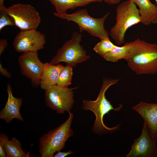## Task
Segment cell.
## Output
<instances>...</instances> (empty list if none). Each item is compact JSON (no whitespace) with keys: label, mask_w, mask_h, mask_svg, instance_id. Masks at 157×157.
I'll return each instance as SVG.
<instances>
[{"label":"cell","mask_w":157,"mask_h":157,"mask_svg":"<svg viewBox=\"0 0 157 157\" xmlns=\"http://www.w3.org/2000/svg\"><path fill=\"white\" fill-rule=\"evenodd\" d=\"M4 0H0V8L5 7L4 5Z\"/></svg>","instance_id":"4316f807"},{"label":"cell","mask_w":157,"mask_h":157,"mask_svg":"<svg viewBox=\"0 0 157 157\" xmlns=\"http://www.w3.org/2000/svg\"><path fill=\"white\" fill-rule=\"evenodd\" d=\"M132 108L138 112L144 120L153 138H157V103H147L142 101Z\"/></svg>","instance_id":"7c38bea8"},{"label":"cell","mask_w":157,"mask_h":157,"mask_svg":"<svg viewBox=\"0 0 157 157\" xmlns=\"http://www.w3.org/2000/svg\"><path fill=\"white\" fill-rule=\"evenodd\" d=\"M138 7L141 23L145 26L157 24V6L150 0H132Z\"/></svg>","instance_id":"5bb4252c"},{"label":"cell","mask_w":157,"mask_h":157,"mask_svg":"<svg viewBox=\"0 0 157 157\" xmlns=\"http://www.w3.org/2000/svg\"><path fill=\"white\" fill-rule=\"evenodd\" d=\"M10 0L11 1H14L15 0Z\"/></svg>","instance_id":"f1b7e54d"},{"label":"cell","mask_w":157,"mask_h":157,"mask_svg":"<svg viewBox=\"0 0 157 157\" xmlns=\"http://www.w3.org/2000/svg\"><path fill=\"white\" fill-rule=\"evenodd\" d=\"M6 7L0 8V31L5 27L15 25L12 19L7 13Z\"/></svg>","instance_id":"44dd1931"},{"label":"cell","mask_w":157,"mask_h":157,"mask_svg":"<svg viewBox=\"0 0 157 157\" xmlns=\"http://www.w3.org/2000/svg\"><path fill=\"white\" fill-rule=\"evenodd\" d=\"M63 67L61 64L44 63L40 83L42 89L45 90L51 86L57 85L60 73Z\"/></svg>","instance_id":"9a60e30c"},{"label":"cell","mask_w":157,"mask_h":157,"mask_svg":"<svg viewBox=\"0 0 157 157\" xmlns=\"http://www.w3.org/2000/svg\"><path fill=\"white\" fill-rule=\"evenodd\" d=\"M82 38L81 33L74 32L71 39L66 41L58 50L49 63L56 65L64 62L67 65L73 67L89 59L90 56L87 54L86 51L80 44Z\"/></svg>","instance_id":"8992f818"},{"label":"cell","mask_w":157,"mask_h":157,"mask_svg":"<svg viewBox=\"0 0 157 157\" xmlns=\"http://www.w3.org/2000/svg\"><path fill=\"white\" fill-rule=\"evenodd\" d=\"M46 43L44 34L36 29L20 31L13 42V46L18 52L38 51L44 48Z\"/></svg>","instance_id":"9c48e42d"},{"label":"cell","mask_w":157,"mask_h":157,"mask_svg":"<svg viewBox=\"0 0 157 157\" xmlns=\"http://www.w3.org/2000/svg\"><path fill=\"white\" fill-rule=\"evenodd\" d=\"M7 91L8 94L7 100L4 108L0 111V118L3 119L7 124L10 123L14 118L23 121L24 118L20 112V108L23 102L22 99L14 97L11 86L9 84L7 85Z\"/></svg>","instance_id":"4fadbf2b"},{"label":"cell","mask_w":157,"mask_h":157,"mask_svg":"<svg viewBox=\"0 0 157 157\" xmlns=\"http://www.w3.org/2000/svg\"><path fill=\"white\" fill-rule=\"evenodd\" d=\"M100 40V41L94 46L93 50L96 53L103 57L116 45L110 41L109 37Z\"/></svg>","instance_id":"ffe728a7"},{"label":"cell","mask_w":157,"mask_h":157,"mask_svg":"<svg viewBox=\"0 0 157 157\" xmlns=\"http://www.w3.org/2000/svg\"><path fill=\"white\" fill-rule=\"evenodd\" d=\"M15 25L20 31L37 29L41 17L37 10L29 4L17 3L6 8Z\"/></svg>","instance_id":"52a82bcc"},{"label":"cell","mask_w":157,"mask_h":157,"mask_svg":"<svg viewBox=\"0 0 157 157\" xmlns=\"http://www.w3.org/2000/svg\"><path fill=\"white\" fill-rule=\"evenodd\" d=\"M74 153L72 151H70L67 152H61L60 151H57V153L54 155V157H64L69 155L73 154Z\"/></svg>","instance_id":"d4e9b609"},{"label":"cell","mask_w":157,"mask_h":157,"mask_svg":"<svg viewBox=\"0 0 157 157\" xmlns=\"http://www.w3.org/2000/svg\"><path fill=\"white\" fill-rule=\"evenodd\" d=\"M135 40L124 44L122 46H115L103 58L106 61L115 62L122 59H124L129 56L134 47Z\"/></svg>","instance_id":"e0dca14e"},{"label":"cell","mask_w":157,"mask_h":157,"mask_svg":"<svg viewBox=\"0 0 157 157\" xmlns=\"http://www.w3.org/2000/svg\"><path fill=\"white\" fill-rule=\"evenodd\" d=\"M4 149L7 157H28L30 152L25 153L22 149L21 143L15 137L10 140H6Z\"/></svg>","instance_id":"ac0fdd59"},{"label":"cell","mask_w":157,"mask_h":157,"mask_svg":"<svg viewBox=\"0 0 157 157\" xmlns=\"http://www.w3.org/2000/svg\"><path fill=\"white\" fill-rule=\"evenodd\" d=\"M18 62L22 74L30 79L34 86L40 85L44 63L39 59L37 51L23 53Z\"/></svg>","instance_id":"30bf717a"},{"label":"cell","mask_w":157,"mask_h":157,"mask_svg":"<svg viewBox=\"0 0 157 157\" xmlns=\"http://www.w3.org/2000/svg\"><path fill=\"white\" fill-rule=\"evenodd\" d=\"M130 54L124 60L137 75L157 74V45L137 39Z\"/></svg>","instance_id":"7a4b0ae2"},{"label":"cell","mask_w":157,"mask_h":157,"mask_svg":"<svg viewBox=\"0 0 157 157\" xmlns=\"http://www.w3.org/2000/svg\"><path fill=\"white\" fill-rule=\"evenodd\" d=\"M58 14L66 13L69 9L83 7L90 3L101 2L103 0H49Z\"/></svg>","instance_id":"2e32d148"},{"label":"cell","mask_w":157,"mask_h":157,"mask_svg":"<svg viewBox=\"0 0 157 157\" xmlns=\"http://www.w3.org/2000/svg\"><path fill=\"white\" fill-rule=\"evenodd\" d=\"M156 140H154L144 122L142 133L131 146L127 157H157Z\"/></svg>","instance_id":"8fae6325"},{"label":"cell","mask_w":157,"mask_h":157,"mask_svg":"<svg viewBox=\"0 0 157 157\" xmlns=\"http://www.w3.org/2000/svg\"><path fill=\"white\" fill-rule=\"evenodd\" d=\"M156 1V5L157 6V0H155Z\"/></svg>","instance_id":"83f0119b"},{"label":"cell","mask_w":157,"mask_h":157,"mask_svg":"<svg viewBox=\"0 0 157 157\" xmlns=\"http://www.w3.org/2000/svg\"><path fill=\"white\" fill-rule=\"evenodd\" d=\"M8 44L7 40L5 39H2L0 40V55L3 52Z\"/></svg>","instance_id":"603a6c76"},{"label":"cell","mask_w":157,"mask_h":157,"mask_svg":"<svg viewBox=\"0 0 157 157\" xmlns=\"http://www.w3.org/2000/svg\"><path fill=\"white\" fill-rule=\"evenodd\" d=\"M106 3L112 5L117 4L119 3L121 0H103Z\"/></svg>","instance_id":"484cf974"},{"label":"cell","mask_w":157,"mask_h":157,"mask_svg":"<svg viewBox=\"0 0 157 157\" xmlns=\"http://www.w3.org/2000/svg\"><path fill=\"white\" fill-rule=\"evenodd\" d=\"M119 79L104 78L97 99L94 101L84 100L83 101L82 108L85 110H90L94 114L96 119L92 131L95 133L101 135L107 133H113L119 129V125L109 128L104 124L103 119L104 115L109 114L112 110H120L123 106L120 104L119 107L114 108L110 102L106 98L105 94L108 89L111 85L116 84Z\"/></svg>","instance_id":"6da1fadb"},{"label":"cell","mask_w":157,"mask_h":157,"mask_svg":"<svg viewBox=\"0 0 157 157\" xmlns=\"http://www.w3.org/2000/svg\"><path fill=\"white\" fill-rule=\"evenodd\" d=\"M0 72L1 75L8 78H10L11 77V74L7 70L4 68L0 63Z\"/></svg>","instance_id":"cb8c5ba5"},{"label":"cell","mask_w":157,"mask_h":157,"mask_svg":"<svg viewBox=\"0 0 157 157\" xmlns=\"http://www.w3.org/2000/svg\"><path fill=\"white\" fill-rule=\"evenodd\" d=\"M68 119L58 127L43 135L39 139V148L41 157H52L63 149L68 138L73 134L71 124L74 115L68 112Z\"/></svg>","instance_id":"277c9868"},{"label":"cell","mask_w":157,"mask_h":157,"mask_svg":"<svg viewBox=\"0 0 157 157\" xmlns=\"http://www.w3.org/2000/svg\"><path fill=\"white\" fill-rule=\"evenodd\" d=\"M109 14L108 13L101 17L94 18L89 14L85 8L71 14L53 13L55 16L59 18L75 23L78 26L80 33L85 31L92 36L100 39L109 37L107 31L104 28V23Z\"/></svg>","instance_id":"5b68a950"},{"label":"cell","mask_w":157,"mask_h":157,"mask_svg":"<svg viewBox=\"0 0 157 157\" xmlns=\"http://www.w3.org/2000/svg\"><path fill=\"white\" fill-rule=\"evenodd\" d=\"M77 88H69L55 85L45 90V101L47 106L59 114L70 111L74 103V90Z\"/></svg>","instance_id":"ba28073f"},{"label":"cell","mask_w":157,"mask_h":157,"mask_svg":"<svg viewBox=\"0 0 157 157\" xmlns=\"http://www.w3.org/2000/svg\"><path fill=\"white\" fill-rule=\"evenodd\" d=\"M7 136L4 133L0 134V157H7L4 149V145L6 140L8 138Z\"/></svg>","instance_id":"7402d4cb"},{"label":"cell","mask_w":157,"mask_h":157,"mask_svg":"<svg viewBox=\"0 0 157 157\" xmlns=\"http://www.w3.org/2000/svg\"><path fill=\"white\" fill-rule=\"evenodd\" d=\"M72 75V67L68 65L64 67L60 73L56 85L67 87L71 83Z\"/></svg>","instance_id":"d6986e66"},{"label":"cell","mask_w":157,"mask_h":157,"mask_svg":"<svg viewBox=\"0 0 157 157\" xmlns=\"http://www.w3.org/2000/svg\"><path fill=\"white\" fill-rule=\"evenodd\" d=\"M116 22L110 31V35L116 44L124 43L127 30L141 22L138 9L132 0H126L119 4L116 9Z\"/></svg>","instance_id":"3957f363"}]
</instances>
